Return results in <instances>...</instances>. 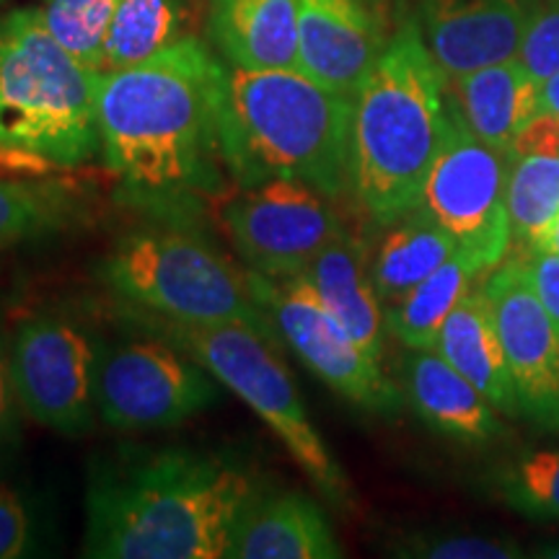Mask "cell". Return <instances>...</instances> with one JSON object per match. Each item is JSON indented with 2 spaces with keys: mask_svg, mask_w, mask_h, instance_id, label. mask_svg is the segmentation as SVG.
<instances>
[{
  "mask_svg": "<svg viewBox=\"0 0 559 559\" xmlns=\"http://www.w3.org/2000/svg\"><path fill=\"white\" fill-rule=\"evenodd\" d=\"M226 70L185 37L138 66L99 73L102 160L140 205L181 210L223 187Z\"/></svg>",
  "mask_w": 559,
  "mask_h": 559,
  "instance_id": "obj_1",
  "label": "cell"
},
{
  "mask_svg": "<svg viewBox=\"0 0 559 559\" xmlns=\"http://www.w3.org/2000/svg\"><path fill=\"white\" fill-rule=\"evenodd\" d=\"M257 492L241 466L194 451L102 464L88 481L83 557L226 559L234 523Z\"/></svg>",
  "mask_w": 559,
  "mask_h": 559,
  "instance_id": "obj_2",
  "label": "cell"
},
{
  "mask_svg": "<svg viewBox=\"0 0 559 559\" xmlns=\"http://www.w3.org/2000/svg\"><path fill=\"white\" fill-rule=\"evenodd\" d=\"M449 124L445 75L407 16L353 96L349 194L379 226L419 205Z\"/></svg>",
  "mask_w": 559,
  "mask_h": 559,
  "instance_id": "obj_3",
  "label": "cell"
},
{
  "mask_svg": "<svg viewBox=\"0 0 559 559\" xmlns=\"http://www.w3.org/2000/svg\"><path fill=\"white\" fill-rule=\"evenodd\" d=\"M221 153L239 187L298 179L337 200L353 190V99L300 70L228 68Z\"/></svg>",
  "mask_w": 559,
  "mask_h": 559,
  "instance_id": "obj_4",
  "label": "cell"
},
{
  "mask_svg": "<svg viewBox=\"0 0 559 559\" xmlns=\"http://www.w3.org/2000/svg\"><path fill=\"white\" fill-rule=\"evenodd\" d=\"M99 73L81 66L41 9L0 19V148L52 169L102 156Z\"/></svg>",
  "mask_w": 559,
  "mask_h": 559,
  "instance_id": "obj_5",
  "label": "cell"
},
{
  "mask_svg": "<svg viewBox=\"0 0 559 559\" xmlns=\"http://www.w3.org/2000/svg\"><path fill=\"white\" fill-rule=\"evenodd\" d=\"M99 277L135 309L181 324H247L277 337L241 272L213 241L179 226L138 228L109 251Z\"/></svg>",
  "mask_w": 559,
  "mask_h": 559,
  "instance_id": "obj_6",
  "label": "cell"
},
{
  "mask_svg": "<svg viewBox=\"0 0 559 559\" xmlns=\"http://www.w3.org/2000/svg\"><path fill=\"white\" fill-rule=\"evenodd\" d=\"M143 321L158 337L192 355L221 386L234 391L332 506L353 508V487L306 412L272 334L247 324H181L145 311Z\"/></svg>",
  "mask_w": 559,
  "mask_h": 559,
  "instance_id": "obj_7",
  "label": "cell"
},
{
  "mask_svg": "<svg viewBox=\"0 0 559 559\" xmlns=\"http://www.w3.org/2000/svg\"><path fill=\"white\" fill-rule=\"evenodd\" d=\"M96 412L111 430L177 428L218 400L215 379L164 337L99 340Z\"/></svg>",
  "mask_w": 559,
  "mask_h": 559,
  "instance_id": "obj_8",
  "label": "cell"
},
{
  "mask_svg": "<svg viewBox=\"0 0 559 559\" xmlns=\"http://www.w3.org/2000/svg\"><path fill=\"white\" fill-rule=\"evenodd\" d=\"M247 277L251 296L270 317L280 340L306 368L355 407L383 417L400 415L402 391L386 379L381 362L370 358L340 324L309 280L304 275L267 277L251 270Z\"/></svg>",
  "mask_w": 559,
  "mask_h": 559,
  "instance_id": "obj_9",
  "label": "cell"
},
{
  "mask_svg": "<svg viewBox=\"0 0 559 559\" xmlns=\"http://www.w3.org/2000/svg\"><path fill=\"white\" fill-rule=\"evenodd\" d=\"M508 174L510 153L474 135L451 104L449 132L425 179L419 207L487 272L510 251Z\"/></svg>",
  "mask_w": 559,
  "mask_h": 559,
  "instance_id": "obj_10",
  "label": "cell"
},
{
  "mask_svg": "<svg viewBox=\"0 0 559 559\" xmlns=\"http://www.w3.org/2000/svg\"><path fill=\"white\" fill-rule=\"evenodd\" d=\"M96 349L99 340L60 313L21 321L9 347L21 412L60 436L88 432L96 415Z\"/></svg>",
  "mask_w": 559,
  "mask_h": 559,
  "instance_id": "obj_11",
  "label": "cell"
},
{
  "mask_svg": "<svg viewBox=\"0 0 559 559\" xmlns=\"http://www.w3.org/2000/svg\"><path fill=\"white\" fill-rule=\"evenodd\" d=\"M223 228L251 272L296 277L342 234L330 198L298 179L239 187L223 207Z\"/></svg>",
  "mask_w": 559,
  "mask_h": 559,
  "instance_id": "obj_12",
  "label": "cell"
},
{
  "mask_svg": "<svg viewBox=\"0 0 559 559\" xmlns=\"http://www.w3.org/2000/svg\"><path fill=\"white\" fill-rule=\"evenodd\" d=\"M521 417L536 428L559 432V326L531 285L526 262L506 257L485 277Z\"/></svg>",
  "mask_w": 559,
  "mask_h": 559,
  "instance_id": "obj_13",
  "label": "cell"
},
{
  "mask_svg": "<svg viewBox=\"0 0 559 559\" xmlns=\"http://www.w3.org/2000/svg\"><path fill=\"white\" fill-rule=\"evenodd\" d=\"M542 0H417L415 21L445 79L515 58Z\"/></svg>",
  "mask_w": 559,
  "mask_h": 559,
  "instance_id": "obj_14",
  "label": "cell"
},
{
  "mask_svg": "<svg viewBox=\"0 0 559 559\" xmlns=\"http://www.w3.org/2000/svg\"><path fill=\"white\" fill-rule=\"evenodd\" d=\"M386 41L368 0H298V70L334 94L353 99Z\"/></svg>",
  "mask_w": 559,
  "mask_h": 559,
  "instance_id": "obj_15",
  "label": "cell"
},
{
  "mask_svg": "<svg viewBox=\"0 0 559 559\" xmlns=\"http://www.w3.org/2000/svg\"><path fill=\"white\" fill-rule=\"evenodd\" d=\"M342 544L317 502L298 492H257L230 531L226 559H340Z\"/></svg>",
  "mask_w": 559,
  "mask_h": 559,
  "instance_id": "obj_16",
  "label": "cell"
},
{
  "mask_svg": "<svg viewBox=\"0 0 559 559\" xmlns=\"http://www.w3.org/2000/svg\"><path fill=\"white\" fill-rule=\"evenodd\" d=\"M404 391L419 419L440 436L466 445L502 436L500 412L436 349H409Z\"/></svg>",
  "mask_w": 559,
  "mask_h": 559,
  "instance_id": "obj_17",
  "label": "cell"
},
{
  "mask_svg": "<svg viewBox=\"0 0 559 559\" xmlns=\"http://www.w3.org/2000/svg\"><path fill=\"white\" fill-rule=\"evenodd\" d=\"M445 88L466 128L487 145L508 153L523 124L542 111V83L519 58L445 79Z\"/></svg>",
  "mask_w": 559,
  "mask_h": 559,
  "instance_id": "obj_18",
  "label": "cell"
},
{
  "mask_svg": "<svg viewBox=\"0 0 559 559\" xmlns=\"http://www.w3.org/2000/svg\"><path fill=\"white\" fill-rule=\"evenodd\" d=\"M432 349L443 355L466 381L474 383L500 415L521 417L515 383L513 376H510L508 355L506 347H502L498 324H495L485 280H479L459 300L456 309L440 326L438 342Z\"/></svg>",
  "mask_w": 559,
  "mask_h": 559,
  "instance_id": "obj_19",
  "label": "cell"
},
{
  "mask_svg": "<svg viewBox=\"0 0 559 559\" xmlns=\"http://www.w3.org/2000/svg\"><path fill=\"white\" fill-rule=\"evenodd\" d=\"M210 32L230 68L298 70V0H213Z\"/></svg>",
  "mask_w": 559,
  "mask_h": 559,
  "instance_id": "obj_20",
  "label": "cell"
},
{
  "mask_svg": "<svg viewBox=\"0 0 559 559\" xmlns=\"http://www.w3.org/2000/svg\"><path fill=\"white\" fill-rule=\"evenodd\" d=\"M304 277L330 306L340 324L353 334V340L370 358L383 362L386 311H383L373 277H370L366 243L342 230L337 239L309 264Z\"/></svg>",
  "mask_w": 559,
  "mask_h": 559,
  "instance_id": "obj_21",
  "label": "cell"
},
{
  "mask_svg": "<svg viewBox=\"0 0 559 559\" xmlns=\"http://www.w3.org/2000/svg\"><path fill=\"white\" fill-rule=\"evenodd\" d=\"M456 249V239L419 205L389 223L386 236L370 260V277L383 311L400 304L440 264L449 262Z\"/></svg>",
  "mask_w": 559,
  "mask_h": 559,
  "instance_id": "obj_22",
  "label": "cell"
},
{
  "mask_svg": "<svg viewBox=\"0 0 559 559\" xmlns=\"http://www.w3.org/2000/svg\"><path fill=\"white\" fill-rule=\"evenodd\" d=\"M481 275H487V270L464 249H456V254L449 262L440 264L400 304L386 309V330L404 347L432 349L438 342L440 326L456 309L459 300L479 283Z\"/></svg>",
  "mask_w": 559,
  "mask_h": 559,
  "instance_id": "obj_23",
  "label": "cell"
},
{
  "mask_svg": "<svg viewBox=\"0 0 559 559\" xmlns=\"http://www.w3.org/2000/svg\"><path fill=\"white\" fill-rule=\"evenodd\" d=\"M190 0H120L102 50L99 73L138 66L190 37Z\"/></svg>",
  "mask_w": 559,
  "mask_h": 559,
  "instance_id": "obj_24",
  "label": "cell"
},
{
  "mask_svg": "<svg viewBox=\"0 0 559 559\" xmlns=\"http://www.w3.org/2000/svg\"><path fill=\"white\" fill-rule=\"evenodd\" d=\"M508 218L510 247H519V257L549 249L559 218V153L510 156Z\"/></svg>",
  "mask_w": 559,
  "mask_h": 559,
  "instance_id": "obj_25",
  "label": "cell"
},
{
  "mask_svg": "<svg viewBox=\"0 0 559 559\" xmlns=\"http://www.w3.org/2000/svg\"><path fill=\"white\" fill-rule=\"evenodd\" d=\"M485 489L528 521H559V445L521 451L489 466Z\"/></svg>",
  "mask_w": 559,
  "mask_h": 559,
  "instance_id": "obj_26",
  "label": "cell"
},
{
  "mask_svg": "<svg viewBox=\"0 0 559 559\" xmlns=\"http://www.w3.org/2000/svg\"><path fill=\"white\" fill-rule=\"evenodd\" d=\"M117 5L120 0H45L41 13L52 37L81 66L99 73L104 39H107Z\"/></svg>",
  "mask_w": 559,
  "mask_h": 559,
  "instance_id": "obj_27",
  "label": "cell"
},
{
  "mask_svg": "<svg viewBox=\"0 0 559 559\" xmlns=\"http://www.w3.org/2000/svg\"><path fill=\"white\" fill-rule=\"evenodd\" d=\"M66 215L68 200L58 187L0 179V247L50 234Z\"/></svg>",
  "mask_w": 559,
  "mask_h": 559,
  "instance_id": "obj_28",
  "label": "cell"
},
{
  "mask_svg": "<svg viewBox=\"0 0 559 559\" xmlns=\"http://www.w3.org/2000/svg\"><path fill=\"white\" fill-rule=\"evenodd\" d=\"M396 557L419 559H519L526 555L515 539L461 528L412 531L394 544Z\"/></svg>",
  "mask_w": 559,
  "mask_h": 559,
  "instance_id": "obj_29",
  "label": "cell"
},
{
  "mask_svg": "<svg viewBox=\"0 0 559 559\" xmlns=\"http://www.w3.org/2000/svg\"><path fill=\"white\" fill-rule=\"evenodd\" d=\"M515 58L539 83L559 73V0L539 5L523 34Z\"/></svg>",
  "mask_w": 559,
  "mask_h": 559,
  "instance_id": "obj_30",
  "label": "cell"
},
{
  "mask_svg": "<svg viewBox=\"0 0 559 559\" xmlns=\"http://www.w3.org/2000/svg\"><path fill=\"white\" fill-rule=\"evenodd\" d=\"M34 547V523L29 506L16 489L0 485V559L29 557Z\"/></svg>",
  "mask_w": 559,
  "mask_h": 559,
  "instance_id": "obj_31",
  "label": "cell"
},
{
  "mask_svg": "<svg viewBox=\"0 0 559 559\" xmlns=\"http://www.w3.org/2000/svg\"><path fill=\"white\" fill-rule=\"evenodd\" d=\"M559 153V117L549 111H539L534 120L523 124L513 145L510 156H557Z\"/></svg>",
  "mask_w": 559,
  "mask_h": 559,
  "instance_id": "obj_32",
  "label": "cell"
},
{
  "mask_svg": "<svg viewBox=\"0 0 559 559\" xmlns=\"http://www.w3.org/2000/svg\"><path fill=\"white\" fill-rule=\"evenodd\" d=\"M526 262L531 285L551 321L559 326V254L557 251H539V254L521 257Z\"/></svg>",
  "mask_w": 559,
  "mask_h": 559,
  "instance_id": "obj_33",
  "label": "cell"
},
{
  "mask_svg": "<svg viewBox=\"0 0 559 559\" xmlns=\"http://www.w3.org/2000/svg\"><path fill=\"white\" fill-rule=\"evenodd\" d=\"M19 409L21 404L16 396V386H13L9 349H5L3 340H0V445L9 443L16 436Z\"/></svg>",
  "mask_w": 559,
  "mask_h": 559,
  "instance_id": "obj_34",
  "label": "cell"
},
{
  "mask_svg": "<svg viewBox=\"0 0 559 559\" xmlns=\"http://www.w3.org/2000/svg\"><path fill=\"white\" fill-rule=\"evenodd\" d=\"M542 111L559 117V73L542 83Z\"/></svg>",
  "mask_w": 559,
  "mask_h": 559,
  "instance_id": "obj_35",
  "label": "cell"
},
{
  "mask_svg": "<svg viewBox=\"0 0 559 559\" xmlns=\"http://www.w3.org/2000/svg\"><path fill=\"white\" fill-rule=\"evenodd\" d=\"M534 555H536V557H544V559H559V539L536 544Z\"/></svg>",
  "mask_w": 559,
  "mask_h": 559,
  "instance_id": "obj_36",
  "label": "cell"
},
{
  "mask_svg": "<svg viewBox=\"0 0 559 559\" xmlns=\"http://www.w3.org/2000/svg\"><path fill=\"white\" fill-rule=\"evenodd\" d=\"M547 251H557V254H559V218H557L555 234H551V241H549V249Z\"/></svg>",
  "mask_w": 559,
  "mask_h": 559,
  "instance_id": "obj_37",
  "label": "cell"
},
{
  "mask_svg": "<svg viewBox=\"0 0 559 559\" xmlns=\"http://www.w3.org/2000/svg\"><path fill=\"white\" fill-rule=\"evenodd\" d=\"M370 5H376V9H383V0H368Z\"/></svg>",
  "mask_w": 559,
  "mask_h": 559,
  "instance_id": "obj_38",
  "label": "cell"
},
{
  "mask_svg": "<svg viewBox=\"0 0 559 559\" xmlns=\"http://www.w3.org/2000/svg\"><path fill=\"white\" fill-rule=\"evenodd\" d=\"M0 3H3V0H0Z\"/></svg>",
  "mask_w": 559,
  "mask_h": 559,
  "instance_id": "obj_39",
  "label": "cell"
}]
</instances>
